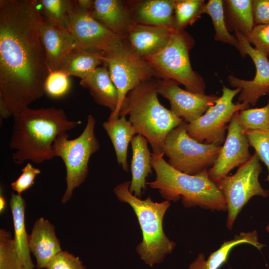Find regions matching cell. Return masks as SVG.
<instances>
[{
	"label": "cell",
	"mask_w": 269,
	"mask_h": 269,
	"mask_svg": "<svg viewBox=\"0 0 269 269\" xmlns=\"http://www.w3.org/2000/svg\"><path fill=\"white\" fill-rule=\"evenodd\" d=\"M158 94L156 81L141 82L127 95L119 117L129 116L137 134L147 139L152 153L163 156L166 136L184 121L160 104Z\"/></svg>",
	"instance_id": "4"
},
{
	"label": "cell",
	"mask_w": 269,
	"mask_h": 269,
	"mask_svg": "<svg viewBox=\"0 0 269 269\" xmlns=\"http://www.w3.org/2000/svg\"><path fill=\"white\" fill-rule=\"evenodd\" d=\"M204 0H175L174 6V28L183 30L193 24L203 14L205 4Z\"/></svg>",
	"instance_id": "30"
},
{
	"label": "cell",
	"mask_w": 269,
	"mask_h": 269,
	"mask_svg": "<svg viewBox=\"0 0 269 269\" xmlns=\"http://www.w3.org/2000/svg\"><path fill=\"white\" fill-rule=\"evenodd\" d=\"M46 269H86L79 257L62 251L49 263Z\"/></svg>",
	"instance_id": "37"
},
{
	"label": "cell",
	"mask_w": 269,
	"mask_h": 269,
	"mask_svg": "<svg viewBox=\"0 0 269 269\" xmlns=\"http://www.w3.org/2000/svg\"><path fill=\"white\" fill-rule=\"evenodd\" d=\"M242 244L251 245L260 251L266 246L259 242L257 231L242 232L233 239L225 241L219 249L210 255L207 260L203 253L199 254L188 269H219L227 261L232 250Z\"/></svg>",
	"instance_id": "22"
},
{
	"label": "cell",
	"mask_w": 269,
	"mask_h": 269,
	"mask_svg": "<svg viewBox=\"0 0 269 269\" xmlns=\"http://www.w3.org/2000/svg\"><path fill=\"white\" fill-rule=\"evenodd\" d=\"M241 91L240 88L231 89L223 86L222 95L214 105L199 119L187 124L188 134L200 142L222 145L226 138V130L234 115L249 108V104L233 102L235 97Z\"/></svg>",
	"instance_id": "11"
},
{
	"label": "cell",
	"mask_w": 269,
	"mask_h": 269,
	"mask_svg": "<svg viewBox=\"0 0 269 269\" xmlns=\"http://www.w3.org/2000/svg\"><path fill=\"white\" fill-rule=\"evenodd\" d=\"M71 87L69 76L57 70L49 72L44 83V92L52 98H60L65 96Z\"/></svg>",
	"instance_id": "34"
},
{
	"label": "cell",
	"mask_w": 269,
	"mask_h": 269,
	"mask_svg": "<svg viewBox=\"0 0 269 269\" xmlns=\"http://www.w3.org/2000/svg\"><path fill=\"white\" fill-rule=\"evenodd\" d=\"M203 12L211 18L215 32L214 40L231 45L239 51V43L237 37L231 34L227 28L223 0H208L204 6Z\"/></svg>",
	"instance_id": "28"
},
{
	"label": "cell",
	"mask_w": 269,
	"mask_h": 269,
	"mask_svg": "<svg viewBox=\"0 0 269 269\" xmlns=\"http://www.w3.org/2000/svg\"><path fill=\"white\" fill-rule=\"evenodd\" d=\"M266 231L269 234V224L267 225L266 228Z\"/></svg>",
	"instance_id": "42"
},
{
	"label": "cell",
	"mask_w": 269,
	"mask_h": 269,
	"mask_svg": "<svg viewBox=\"0 0 269 269\" xmlns=\"http://www.w3.org/2000/svg\"><path fill=\"white\" fill-rule=\"evenodd\" d=\"M223 5L228 30H237L247 37L255 25L253 0H225Z\"/></svg>",
	"instance_id": "27"
},
{
	"label": "cell",
	"mask_w": 269,
	"mask_h": 269,
	"mask_svg": "<svg viewBox=\"0 0 269 269\" xmlns=\"http://www.w3.org/2000/svg\"><path fill=\"white\" fill-rule=\"evenodd\" d=\"M40 38L49 72L57 70L64 59L78 44L67 28L50 20H44Z\"/></svg>",
	"instance_id": "16"
},
{
	"label": "cell",
	"mask_w": 269,
	"mask_h": 269,
	"mask_svg": "<svg viewBox=\"0 0 269 269\" xmlns=\"http://www.w3.org/2000/svg\"><path fill=\"white\" fill-rule=\"evenodd\" d=\"M103 127L109 136L114 148L118 163L128 172V149L130 142L137 134L132 123L125 116L104 122Z\"/></svg>",
	"instance_id": "23"
},
{
	"label": "cell",
	"mask_w": 269,
	"mask_h": 269,
	"mask_svg": "<svg viewBox=\"0 0 269 269\" xmlns=\"http://www.w3.org/2000/svg\"><path fill=\"white\" fill-rule=\"evenodd\" d=\"M104 63L118 93L117 108L108 118L116 119L119 117L121 108L128 93L141 82L157 77V74L145 58L126 43L121 50L105 55Z\"/></svg>",
	"instance_id": "10"
},
{
	"label": "cell",
	"mask_w": 269,
	"mask_h": 269,
	"mask_svg": "<svg viewBox=\"0 0 269 269\" xmlns=\"http://www.w3.org/2000/svg\"><path fill=\"white\" fill-rule=\"evenodd\" d=\"M55 228L53 224L41 217L35 221L29 235V248L35 258L38 269H46L50 262L62 251Z\"/></svg>",
	"instance_id": "18"
},
{
	"label": "cell",
	"mask_w": 269,
	"mask_h": 269,
	"mask_svg": "<svg viewBox=\"0 0 269 269\" xmlns=\"http://www.w3.org/2000/svg\"><path fill=\"white\" fill-rule=\"evenodd\" d=\"M250 145L253 147L261 161L268 170L266 181H269V129L245 131Z\"/></svg>",
	"instance_id": "33"
},
{
	"label": "cell",
	"mask_w": 269,
	"mask_h": 269,
	"mask_svg": "<svg viewBox=\"0 0 269 269\" xmlns=\"http://www.w3.org/2000/svg\"><path fill=\"white\" fill-rule=\"evenodd\" d=\"M38 0H0V100L12 116L41 98L49 73Z\"/></svg>",
	"instance_id": "1"
},
{
	"label": "cell",
	"mask_w": 269,
	"mask_h": 269,
	"mask_svg": "<svg viewBox=\"0 0 269 269\" xmlns=\"http://www.w3.org/2000/svg\"><path fill=\"white\" fill-rule=\"evenodd\" d=\"M192 38L184 30L174 29L166 46L145 59L155 71L157 77L173 80L194 93L205 94L203 78L190 63L189 51L193 46Z\"/></svg>",
	"instance_id": "7"
},
{
	"label": "cell",
	"mask_w": 269,
	"mask_h": 269,
	"mask_svg": "<svg viewBox=\"0 0 269 269\" xmlns=\"http://www.w3.org/2000/svg\"><path fill=\"white\" fill-rule=\"evenodd\" d=\"M38 4L46 19L67 28L69 19L76 7V0H38Z\"/></svg>",
	"instance_id": "29"
},
{
	"label": "cell",
	"mask_w": 269,
	"mask_h": 269,
	"mask_svg": "<svg viewBox=\"0 0 269 269\" xmlns=\"http://www.w3.org/2000/svg\"><path fill=\"white\" fill-rule=\"evenodd\" d=\"M255 25L269 24V0H253Z\"/></svg>",
	"instance_id": "38"
},
{
	"label": "cell",
	"mask_w": 269,
	"mask_h": 269,
	"mask_svg": "<svg viewBox=\"0 0 269 269\" xmlns=\"http://www.w3.org/2000/svg\"><path fill=\"white\" fill-rule=\"evenodd\" d=\"M93 0H76L77 4L79 6L89 11L93 5Z\"/></svg>",
	"instance_id": "39"
},
{
	"label": "cell",
	"mask_w": 269,
	"mask_h": 269,
	"mask_svg": "<svg viewBox=\"0 0 269 269\" xmlns=\"http://www.w3.org/2000/svg\"><path fill=\"white\" fill-rule=\"evenodd\" d=\"M238 119L244 131L269 129V100L262 108H248L238 112Z\"/></svg>",
	"instance_id": "32"
},
{
	"label": "cell",
	"mask_w": 269,
	"mask_h": 269,
	"mask_svg": "<svg viewBox=\"0 0 269 269\" xmlns=\"http://www.w3.org/2000/svg\"><path fill=\"white\" fill-rule=\"evenodd\" d=\"M262 172L260 160L256 152L250 159L239 167L232 175H227L216 184L222 192L226 203L228 216L226 227L231 230L240 212L251 198L269 196L259 178Z\"/></svg>",
	"instance_id": "9"
},
{
	"label": "cell",
	"mask_w": 269,
	"mask_h": 269,
	"mask_svg": "<svg viewBox=\"0 0 269 269\" xmlns=\"http://www.w3.org/2000/svg\"><path fill=\"white\" fill-rule=\"evenodd\" d=\"M12 213L14 240L16 248L25 269H34L29 248V235L25 225V202L21 195L12 193L9 200Z\"/></svg>",
	"instance_id": "24"
},
{
	"label": "cell",
	"mask_w": 269,
	"mask_h": 269,
	"mask_svg": "<svg viewBox=\"0 0 269 269\" xmlns=\"http://www.w3.org/2000/svg\"><path fill=\"white\" fill-rule=\"evenodd\" d=\"M175 2V0H149L141 2L135 12L137 23L174 28Z\"/></svg>",
	"instance_id": "26"
},
{
	"label": "cell",
	"mask_w": 269,
	"mask_h": 269,
	"mask_svg": "<svg viewBox=\"0 0 269 269\" xmlns=\"http://www.w3.org/2000/svg\"><path fill=\"white\" fill-rule=\"evenodd\" d=\"M187 125L183 121L168 133L163 153L171 167L183 173L195 175L213 166L222 145L197 141L188 134Z\"/></svg>",
	"instance_id": "8"
},
{
	"label": "cell",
	"mask_w": 269,
	"mask_h": 269,
	"mask_svg": "<svg viewBox=\"0 0 269 269\" xmlns=\"http://www.w3.org/2000/svg\"><path fill=\"white\" fill-rule=\"evenodd\" d=\"M80 84L89 90L97 104L109 109L111 114L114 112L118 103V93L107 67H98L89 76L81 80Z\"/></svg>",
	"instance_id": "21"
},
{
	"label": "cell",
	"mask_w": 269,
	"mask_h": 269,
	"mask_svg": "<svg viewBox=\"0 0 269 269\" xmlns=\"http://www.w3.org/2000/svg\"><path fill=\"white\" fill-rule=\"evenodd\" d=\"M234 31L239 43V52L242 57L248 55L252 59L256 67V75L251 80L230 75L228 80L232 87L241 89L237 102L254 106L261 97L269 94V60L268 56L253 47L238 30Z\"/></svg>",
	"instance_id": "13"
},
{
	"label": "cell",
	"mask_w": 269,
	"mask_h": 269,
	"mask_svg": "<svg viewBox=\"0 0 269 269\" xmlns=\"http://www.w3.org/2000/svg\"><path fill=\"white\" fill-rule=\"evenodd\" d=\"M21 171L20 175L11 183L12 189L20 195L32 186L36 176L41 173L40 169L34 167L30 162H27Z\"/></svg>",
	"instance_id": "36"
},
{
	"label": "cell",
	"mask_w": 269,
	"mask_h": 269,
	"mask_svg": "<svg viewBox=\"0 0 269 269\" xmlns=\"http://www.w3.org/2000/svg\"><path fill=\"white\" fill-rule=\"evenodd\" d=\"M130 181L120 183L113 191L118 199L129 204L137 218L142 240L136 248L140 259L150 267L163 262L171 254L176 244L165 235L163 228L164 215L170 201L154 202L150 197L142 200L129 191Z\"/></svg>",
	"instance_id": "5"
},
{
	"label": "cell",
	"mask_w": 269,
	"mask_h": 269,
	"mask_svg": "<svg viewBox=\"0 0 269 269\" xmlns=\"http://www.w3.org/2000/svg\"><path fill=\"white\" fill-rule=\"evenodd\" d=\"M96 120L89 114L82 133L74 139H69L67 133L60 134L52 145L54 156L60 157L66 168V188L61 198L62 204L72 197L74 190L83 183L89 172V162L93 154L100 149L95 134Z\"/></svg>",
	"instance_id": "6"
},
{
	"label": "cell",
	"mask_w": 269,
	"mask_h": 269,
	"mask_svg": "<svg viewBox=\"0 0 269 269\" xmlns=\"http://www.w3.org/2000/svg\"><path fill=\"white\" fill-rule=\"evenodd\" d=\"M0 269H25L11 233L0 230Z\"/></svg>",
	"instance_id": "31"
},
{
	"label": "cell",
	"mask_w": 269,
	"mask_h": 269,
	"mask_svg": "<svg viewBox=\"0 0 269 269\" xmlns=\"http://www.w3.org/2000/svg\"><path fill=\"white\" fill-rule=\"evenodd\" d=\"M81 123L80 121L68 120L63 109L54 107L35 109L28 107L13 115L9 147L15 150L13 162L22 164L30 161L39 164L52 159L56 138Z\"/></svg>",
	"instance_id": "2"
},
{
	"label": "cell",
	"mask_w": 269,
	"mask_h": 269,
	"mask_svg": "<svg viewBox=\"0 0 269 269\" xmlns=\"http://www.w3.org/2000/svg\"><path fill=\"white\" fill-rule=\"evenodd\" d=\"M67 29L78 47L96 50L105 55L117 52L126 44L124 39L98 22L88 10L77 3L69 19Z\"/></svg>",
	"instance_id": "12"
},
{
	"label": "cell",
	"mask_w": 269,
	"mask_h": 269,
	"mask_svg": "<svg viewBox=\"0 0 269 269\" xmlns=\"http://www.w3.org/2000/svg\"><path fill=\"white\" fill-rule=\"evenodd\" d=\"M0 114L1 119H7L9 116H12L8 109L4 104L2 101L0 100Z\"/></svg>",
	"instance_id": "40"
},
{
	"label": "cell",
	"mask_w": 269,
	"mask_h": 269,
	"mask_svg": "<svg viewBox=\"0 0 269 269\" xmlns=\"http://www.w3.org/2000/svg\"><path fill=\"white\" fill-rule=\"evenodd\" d=\"M105 54L96 50L77 47L69 53L58 70L67 75L83 79L104 63Z\"/></svg>",
	"instance_id": "25"
},
{
	"label": "cell",
	"mask_w": 269,
	"mask_h": 269,
	"mask_svg": "<svg viewBox=\"0 0 269 269\" xmlns=\"http://www.w3.org/2000/svg\"><path fill=\"white\" fill-rule=\"evenodd\" d=\"M237 114L238 112L233 116L221 151L213 166L208 170L210 178L216 183L228 175L234 168L248 161L252 155L249 151L248 139L239 123Z\"/></svg>",
	"instance_id": "15"
},
{
	"label": "cell",
	"mask_w": 269,
	"mask_h": 269,
	"mask_svg": "<svg viewBox=\"0 0 269 269\" xmlns=\"http://www.w3.org/2000/svg\"><path fill=\"white\" fill-rule=\"evenodd\" d=\"M163 156L151 153L156 178L147 182V185L158 190L166 200L176 202L181 199L186 208L199 206L211 211H227L223 194L210 178L208 170L195 175L186 174L171 167Z\"/></svg>",
	"instance_id": "3"
},
{
	"label": "cell",
	"mask_w": 269,
	"mask_h": 269,
	"mask_svg": "<svg viewBox=\"0 0 269 269\" xmlns=\"http://www.w3.org/2000/svg\"><path fill=\"white\" fill-rule=\"evenodd\" d=\"M174 29L134 22L128 29L126 38L128 45L138 55L145 58L162 50L167 44Z\"/></svg>",
	"instance_id": "17"
},
{
	"label": "cell",
	"mask_w": 269,
	"mask_h": 269,
	"mask_svg": "<svg viewBox=\"0 0 269 269\" xmlns=\"http://www.w3.org/2000/svg\"><path fill=\"white\" fill-rule=\"evenodd\" d=\"M89 12L98 22L125 40L134 22L130 10L122 0H94Z\"/></svg>",
	"instance_id": "19"
},
{
	"label": "cell",
	"mask_w": 269,
	"mask_h": 269,
	"mask_svg": "<svg viewBox=\"0 0 269 269\" xmlns=\"http://www.w3.org/2000/svg\"><path fill=\"white\" fill-rule=\"evenodd\" d=\"M5 207H6V200L2 193H1V191H0V214H2L4 212L5 209Z\"/></svg>",
	"instance_id": "41"
},
{
	"label": "cell",
	"mask_w": 269,
	"mask_h": 269,
	"mask_svg": "<svg viewBox=\"0 0 269 269\" xmlns=\"http://www.w3.org/2000/svg\"><path fill=\"white\" fill-rule=\"evenodd\" d=\"M156 82L158 94L169 101L170 110L187 124L201 117L219 97L215 94L192 93L171 80L160 79Z\"/></svg>",
	"instance_id": "14"
},
{
	"label": "cell",
	"mask_w": 269,
	"mask_h": 269,
	"mask_svg": "<svg viewBox=\"0 0 269 269\" xmlns=\"http://www.w3.org/2000/svg\"><path fill=\"white\" fill-rule=\"evenodd\" d=\"M131 143L133 153L131 165L132 180L129 191L140 198L146 189V179L152 173L151 153L148 147V142L143 135L136 134Z\"/></svg>",
	"instance_id": "20"
},
{
	"label": "cell",
	"mask_w": 269,
	"mask_h": 269,
	"mask_svg": "<svg viewBox=\"0 0 269 269\" xmlns=\"http://www.w3.org/2000/svg\"><path fill=\"white\" fill-rule=\"evenodd\" d=\"M246 38L256 49L269 57V24L255 25Z\"/></svg>",
	"instance_id": "35"
}]
</instances>
